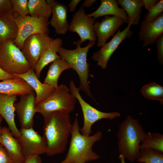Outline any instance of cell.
I'll return each mask as SVG.
<instances>
[{
    "mask_svg": "<svg viewBox=\"0 0 163 163\" xmlns=\"http://www.w3.org/2000/svg\"><path fill=\"white\" fill-rule=\"evenodd\" d=\"M101 2L100 6L96 11L88 14L89 16L96 19L103 16H115L121 18L127 23V14L122 8L119 7L117 0H101Z\"/></svg>",
    "mask_w": 163,
    "mask_h": 163,
    "instance_id": "obj_22",
    "label": "cell"
},
{
    "mask_svg": "<svg viewBox=\"0 0 163 163\" xmlns=\"http://www.w3.org/2000/svg\"><path fill=\"white\" fill-rule=\"evenodd\" d=\"M53 39L48 35L35 34L25 40L21 50L31 69L34 70L41 55Z\"/></svg>",
    "mask_w": 163,
    "mask_h": 163,
    "instance_id": "obj_11",
    "label": "cell"
},
{
    "mask_svg": "<svg viewBox=\"0 0 163 163\" xmlns=\"http://www.w3.org/2000/svg\"><path fill=\"white\" fill-rule=\"evenodd\" d=\"M76 48L68 50L61 47L58 52L61 58L64 61L77 73L79 79L80 85L78 88L94 100L90 89L88 79L89 76V64L87 61V55L89 49L95 44V42L89 41L86 46L81 47V44L75 42Z\"/></svg>",
    "mask_w": 163,
    "mask_h": 163,
    "instance_id": "obj_4",
    "label": "cell"
},
{
    "mask_svg": "<svg viewBox=\"0 0 163 163\" xmlns=\"http://www.w3.org/2000/svg\"><path fill=\"white\" fill-rule=\"evenodd\" d=\"M34 91L20 96L19 101L14 104L19 123L22 128H33L36 106Z\"/></svg>",
    "mask_w": 163,
    "mask_h": 163,
    "instance_id": "obj_13",
    "label": "cell"
},
{
    "mask_svg": "<svg viewBox=\"0 0 163 163\" xmlns=\"http://www.w3.org/2000/svg\"><path fill=\"white\" fill-rule=\"evenodd\" d=\"M33 91V89L24 79L16 75L12 78L0 82V94L21 96Z\"/></svg>",
    "mask_w": 163,
    "mask_h": 163,
    "instance_id": "obj_20",
    "label": "cell"
},
{
    "mask_svg": "<svg viewBox=\"0 0 163 163\" xmlns=\"http://www.w3.org/2000/svg\"><path fill=\"white\" fill-rule=\"evenodd\" d=\"M139 147L140 149H152L163 152V135L158 132L146 133Z\"/></svg>",
    "mask_w": 163,
    "mask_h": 163,
    "instance_id": "obj_27",
    "label": "cell"
},
{
    "mask_svg": "<svg viewBox=\"0 0 163 163\" xmlns=\"http://www.w3.org/2000/svg\"><path fill=\"white\" fill-rule=\"evenodd\" d=\"M163 11V0L158 2L144 16V20L146 22L151 21L159 17Z\"/></svg>",
    "mask_w": 163,
    "mask_h": 163,
    "instance_id": "obj_31",
    "label": "cell"
},
{
    "mask_svg": "<svg viewBox=\"0 0 163 163\" xmlns=\"http://www.w3.org/2000/svg\"><path fill=\"white\" fill-rule=\"evenodd\" d=\"M95 19L86 14L84 9L80 8L73 15L69 30L77 33L80 37L76 42L81 44L86 40L95 42L97 40L94 30L93 25Z\"/></svg>",
    "mask_w": 163,
    "mask_h": 163,
    "instance_id": "obj_10",
    "label": "cell"
},
{
    "mask_svg": "<svg viewBox=\"0 0 163 163\" xmlns=\"http://www.w3.org/2000/svg\"><path fill=\"white\" fill-rule=\"evenodd\" d=\"M15 76V75L14 74H11L7 72L0 67V81H2L11 78Z\"/></svg>",
    "mask_w": 163,
    "mask_h": 163,
    "instance_id": "obj_37",
    "label": "cell"
},
{
    "mask_svg": "<svg viewBox=\"0 0 163 163\" xmlns=\"http://www.w3.org/2000/svg\"><path fill=\"white\" fill-rule=\"evenodd\" d=\"M76 102V98L69 88L66 85L61 84L48 97L36 106L35 113L43 116L55 111L69 114L74 110Z\"/></svg>",
    "mask_w": 163,
    "mask_h": 163,
    "instance_id": "obj_5",
    "label": "cell"
},
{
    "mask_svg": "<svg viewBox=\"0 0 163 163\" xmlns=\"http://www.w3.org/2000/svg\"><path fill=\"white\" fill-rule=\"evenodd\" d=\"M77 114L72 124L69 149L65 159L59 163H86L96 160L101 157L94 152L92 147L101 140L102 134L97 131L92 135H82L80 132Z\"/></svg>",
    "mask_w": 163,
    "mask_h": 163,
    "instance_id": "obj_2",
    "label": "cell"
},
{
    "mask_svg": "<svg viewBox=\"0 0 163 163\" xmlns=\"http://www.w3.org/2000/svg\"><path fill=\"white\" fill-rule=\"evenodd\" d=\"M13 14L21 16L29 14L28 0H10Z\"/></svg>",
    "mask_w": 163,
    "mask_h": 163,
    "instance_id": "obj_30",
    "label": "cell"
},
{
    "mask_svg": "<svg viewBox=\"0 0 163 163\" xmlns=\"http://www.w3.org/2000/svg\"><path fill=\"white\" fill-rule=\"evenodd\" d=\"M125 23L124 21L120 17L110 15L105 16L101 22L95 21L93 29L97 38V47H100L104 45L107 39L113 36Z\"/></svg>",
    "mask_w": 163,
    "mask_h": 163,
    "instance_id": "obj_14",
    "label": "cell"
},
{
    "mask_svg": "<svg viewBox=\"0 0 163 163\" xmlns=\"http://www.w3.org/2000/svg\"><path fill=\"white\" fill-rule=\"evenodd\" d=\"M43 136L47 143L46 154L53 156L66 150L72 127L69 114L59 111L43 116Z\"/></svg>",
    "mask_w": 163,
    "mask_h": 163,
    "instance_id": "obj_1",
    "label": "cell"
},
{
    "mask_svg": "<svg viewBox=\"0 0 163 163\" xmlns=\"http://www.w3.org/2000/svg\"><path fill=\"white\" fill-rule=\"evenodd\" d=\"M118 5L124 10L127 16L128 25L138 24L141 17L142 0H118Z\"/></svg>",
    "mask_w": 163,
    "mask_h": 163,
    "instance_id": "obj_23",
    "label": "cell"
},
{
    "mask_svg": "<svg viewBox=\"0 0 163 163\" xmlns=\"http://www.w3.org/2000/svg\"><path fill=\"white\" fill-rule=\"evenodd\" d=\"M143 6L145 9L149 11L159 1L157 0H142Z\"/></svg>",
    "mask_w": 163,
    "mask_h": 163,
    "instance_id": "obj_36",
    "label": "cell"
},
{
    "mask_svg": "<svg viewBox=\"0 0 163 163\" xmlns=\"http://www.w3.org/2000/svg\"><path fill=\"white\" fill-rule=\"evenodd\" d=\"M13 14L10 0H0V15Z\"/></svg>",
    "mask_w": 163,
    "mask_h": 163,
    "instance_id": "obj_32",
    "label": "cell"
},
{
    "mask_svg": "<svg viewBox=\"0 0 163 163\" xmlns=\"http://www.w3.org/2000/svg\"><path fill=\"white\" fill-rule=\"evenodd\" d=\"M30 16L38 18H49L52 14V7L45 0H28Z\"/></svg>",
    "mask_w": 163,
    "mask_h": 163,
    "instance_id": "obj_26",
    "label": "cell"
},
{
    "mask_svg": "<svg viewBox=\"0 0 163 163\" xmlns=\"http://www.w3.org/2000/svg\"><path fill=\"white\" fill-rule=\"evenodd\" d=\"M17 96L0 94V115L6 121L14 136L17 138L20 133L14 121V104L17 100Z\"/></svg>",
    "mask_w": 163,
    "mask_h": 163,
    "instance_id": "obj_19",
    "label": "cell"
},
{
    "mask_svg": "<svg viewBox=\"0 0 163 163\" xmlns=\"http://www.w3.org/2000/svg\"><path fill=\"white\" fill-rule=\"evenodd\" d=\"M137 160L145 163H163V152L152 149H140Z\"/></svg>",
    "mask_w": 163,
    "mask_h": 163,
    "instance_id": "obj_29",
    "label": "cell"
},
{
    "mask_svg": "<svg viewBox=\"0 0 163 163\" xmlns=\"http://www.w3.org/2000/svg\"><path fill=\"white\" fill-rule=\"evenodd\" d=\"M81 1L80 0H71L68 5V7L69 8V11L72 12L74 11L77 5Z\"/></svg>",
    "mask_w": 163,
    "mask_h": 163,
    "instance_id": "obj_38",
    "label": "cell"
},
{
    "mask_svg": "<svg viewBox=\"0 0 163 163\" xmlns=\"http://www.w3.org/2000/svg\"><path fill=\"white\" fill-rule=\"evenodd\" d=\"M141 92L146 98L158 101L163 104V88L161 85L155 83H151L142 87Z\"/></svg>",
    "mask_w": 163,
    "mask_h": 163,
    "instance_id": "obj_28",
    "label": "cell"
},
{
    "mask_svg": "<svg viewBox=\"0 0 163 163\" xmlns=\"http://www.w3.org/2000/svg\"></svg>",
    "mask_w": 163,
    "mask_h": 163,
    "instance_id": "obj_42",
    "label": "cell"
},
{
    "mask_svg": "<svg viewBox=\"0 0 163 163\" xmlns=\"http://www.w3.org/2000/svg\"><path fill=\"white\" fill-rule=\"evenodd\" d=\"M0 163H14L3 146L0 144Z\"/></svg>",
    "mask_w": 163,
    "mask_h": 163,
    "instance_id": "obj_34",
    "label": "cell"
},
{
    "mask_svg": "<svg viewBox=\"0 0 163 163\" xmlns=\"http://www.w3.org/2000/svg\"><path fill=\"white\" fill-rule=\"evenodd\" d=\"M18 27V32L14 44L21 50L25 40L31 35L40 34L48 35L49 18H38L27 15L19 16L13 14Z\"/></svg>",
    "mask_w": 163,
    "mask_h": 163,
    "instance_id": "obj_8",
    "label": "cell"
},
{
    "mask_svg": "<svg viewBox=\"0 0 163 163\" xmlns=\"http://www.w3.org/2000/svg\"><path fill=\"white\" fill-rule=\"evenodd\" d=\"M46 1L52 7V15L50 24L57 34H65L69 30V26L67 21V7L54 0Z\"/></svg>",
    "mask_w": 163,
    "mask_h": 163,
    "instance_id": "obj_16",
    "label": "cell"
},
{
    "mask_svg": "<svg viewBox=\"0 0 163 163\" xmlns=\"http://www.w3.org/2000/svg\"><path fill=\"white\" fill-rule=\"evenodd\" d=\"M96 1V0H85L84 1L82 7L88 8L91 7Z\"/></svg>",
    "mask_w": 163,
    "mask_h": 163,
    "instance_id": "obj_39",
    "label": "cell"
},
{
    "mask_svg": "<svg viewBox=\"0 0 163 163\" xmlns=\"http://www.w3.org/2000/svg\"><path fill=\"white\" fill-rule=\"evenodd\" d=\"M24 79L33 89L36 94V105L48 97L55 88L44 83H42L35 73L34 70L30 69L27 72L21 74H14Z\"/></svg>",
    "mask_w": 163,
    "mask_h": 163,
    "instance_id": "obj_17",
    "label": "cell"
},
{
    "mask_svg": "<svg viewBox=\"0 0 163 163\" xmlns=\"http://www.w3.org/2000/svg\"><path fill=\"white\" fill-rule=\"evenodd\" d=\"M18 27L13 14L0 15V43L16 38Z\"/></svg>",
    "mask_w": 163,
    "mask_h": 163,
    "instance_id": "obj_24",
    "label": "cell"
},
{
    "mask_svg": "<svg viewBox=\"0 0 163 163\" xmlns=\"http://www.w3.org/2000/svg\"><path fill=\"white\" fill-rule=\"evenodd\" d=\"M24 163H42L40 155H34L25 158Z\"/></svg>",
    "mask_w": 163,
    "mask_h": 163,
    "instance_id": "obj_35",
    "label": "cell"
},
{
    "mask_svg": "<svg viewBox=\"0 0 163 163\" xmlns=\"http://www.w3.org/2000/svg\"><path fill=\"white\" fill-rule=\"evenodd\" d=\"M2 117L0 115V123H1L2 120Z\"/></svg>",
    "mask_w": 163,
    "mask_h": 163,
    "instance_id": "obj_41",
    "label": "cell"
},
{
    "mask_svg": "<svg viewBox=\"0 0 163 163\" xmlns=\"http://www.w3.org/2000/svg\"><path fill=\"white\" fill-rule=\"evenodd\" d=\"M119 159L120 160V163H125V157L123 155L120 154L119 156Z\"/></svg>",
    "mask_w": 163,
    "mask_h": 163,
    "instance_id": "obj_40",
    "label": "cell"
},
{
    "mask_svg": "<svg viewBox=\"0 0 163 163\" xmlns=\"http://www.w3.org/2000/svg\"><path fill=\"white\" fill-rule=\"evenodd\" d=\"M0 144L6 150L14 163H24L25 158L17 139L9 128L0 127Z\"/></svg>",
    "mask_w": 163,
    "mask_h": 163,
    "instance_id": "obj_18",
    "label": "cell"
},
{
    "mask_svg": "<svg viewBox=\"0 0 163 163\" xmlns=\"http://www.w3.org/2000/svg\"><path fill=\"white\" fill-rule=\"evenodd\" d=\"M71 69L70 66L61 58L56 60L50 65L43 83L57 88L61 73L66 70Z\"/></svg>",
    "mask_w": 163,
    "mask_h": 163,
    "instance_id": "obj_25",
    "label": "cell"
},
{
    "mask_svg": "<svg viewBox=\"0 0 163 163\" xmlns=\"http://www.w3.org/2000/svg\"><path fill=\"white\" fill-rule=\"evenodd\" d=\"M63 45L62 40L59 38L54 39L41 55L34 68L35 74L39 78L44 68L49 63L60 58L58 52Z\"/></svg>",
    "mask_w": 163,
    "mask_h": 163,
    "instance_id": "obj_21",
    "label": "cell"
},
{
    "mask_svg": "<svg viewBox=\"0 0 163 163\" xmlns=\"http://www.w3.org/2000/svg\"><path fill=\"white\" fill-rule=\"evenodd\" d=\"M146 133L139 121L128 115L120 125L117 134L120 154L130 162H134L140 154V145Z\"/></svg>",
    "mask_w": 163,
    "mask_h": 163,
    "instance_id": "obj_3",
    "label": "cell"
},
{
    "mask_svg": "<svg viewBox=\"0 0 163 163\" xmlns=\"http://www.w3.org/2000/svg\"><path fill=\"white\" fill-rule=\"evenodd\" d=\"M138 36L143 42V47L155 43L157 38L163 34V13L151 21L142 20Z\"/></svg>",
    "mask_w": 163,
    "mask_h": 163,
    "instance_id": "obj_15",
    "label": "cell"
},
{
    "mask_svg": "<svg viewBox=\"0 0 163 163\" xmlns=\"http://www.w3.org/2000/svg\"><path fill=\"white\" fill-rule=\"evenodd\" d=\"M130 27L128 25L122 31L119 30L109 42L106 43L99 50L93 53L91 59L97 62L98 66L102 69H106L110 58L120 44L133 34Z\"/></svg>",
    "mask_w": 163,
    "mask_h": 163,
    "instance_id": "obj_12",
    "label": "cell"
},
{
    "mask_svg": "<svg viewBox=\"0 0 163 163\" xmlns=\"http://www.w3.org/2000/svg\"><path fill=\"white\" fill-rule=\"evenodd\" d=\"M20 136L16 138L21 146L24 158L34 155L46 153L47 143L45 137L41 136L33 128H21Z\"/></svg>",
    "mask_w": 163,
    "mask_h": 163,
    "instance_id": "obj_9",
    "label": "cell"
},
{
    "mask_svg": "<svg viewBox=\"0 0 163 163\" xmlns=\"http://www.w3.org/2000/svg\"><path fill=\"white\" fill-rule=\"evenodd\" d=\"M0 67L12 74H21L31 69L21 50L8 40L0 43Z\"/></svg>",
    "mask_w": 163,
    "mask_h": 163,
    "instance_id": "obj_6",
    "label": "cell"
},
{
    "mask_svg": "<svg viewBox=\"0 0 163 163\" xmlns=\"http://www.w3.org/2000/svg\"><path fill=\"white\" fill-rule=\"evenodd\" d=\"M69 89L71 93L78 101L83 113L84 123L80 131L84 135L88 136L92 133L91 129L93 125L97 121L105 119L110 120L119 117L120 113L117 111L104 112L97 110L84 101L79 93V91L72 80L70 81Z\"/></svg>",
    "mask_w": 163,
    "mask_h": 163,
    "instance_id": "obj_7",
    "label": "cell"
},
{
    "mask_svg": "<svg viewBox=\"0 0 163 163\" xmlns=\"http://www.w3.org/2000/svg\"><path fill=\"white\" fill-rule=\"evenodd\" d=\"M157 58L158 62L161 64H163V34L160 35L156 39Z\"/></svg>",
    "mask_w": 163,
    "mask_h": 163,
    "instance_id": "obj_33",
    "label": "cell"
}]
</instances>
